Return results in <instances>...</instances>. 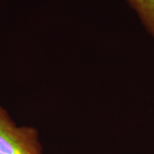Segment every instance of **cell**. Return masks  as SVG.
I'll return each instance as SVG.
<instances>
[{
    "label": "cell",
    "mask_w": 154,
    "mask_h": 154,
    "mask_svg": "<svg viewBox=\"0 0 154 154\" xmlns=\"http://www.w3.org/2000/svg\"><path fill=\"white\" fill-rule=\"evenodd\" d=\"M0 154H42L37 130L17 127L0 107Z\"/></svg>",
    "instance_id": "obj_1"
},
{
    "label": "cell",
    "mask_w": 154,
    "mask_h": 154,
    "mask_svg": "<svg viewBox=\"0 0 154 154\" xmlns=\"http://www.w3.org/2000/svg\"><path fill=\"white\" fill-rule=\"evenodd\" d=\"M136 11L148 33L154 38V0H126Z\"/></svg>",
    "instance_id": "obj_2"
}]
</instances>
